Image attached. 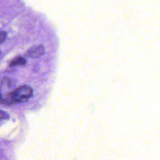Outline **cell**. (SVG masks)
Wrapping results in <instances>:
<instances>
[{
	"mask_svg": "<svg viewBox=\"0 0 160 160\" xmlns=\"http://www.w3.org/2000/svg\"><path fill=\"white\" fill-rule=\"evenodd\" d=\"M32 95V88L28 85H23L2 96L1 102L6 105H13L18 103H22L26 102Z\"/></svg>",
	"mask_w": 160,
	"mask_h": 160,
	"instance_id": "6da1fadb",
	"label": "cell"
},
{
	"mask_svg": "<svg viewBox=\"0 0 160 160\" xmlns=\"http://www.w3.org/2000/svg\"><path fill=\"white\" fill-rule=\"evenodd\" d=\"M44 53V48L41 45H36L31 47L26 52V55L28 57L32 58H38L41 57Z\"/></svg>",
	"mask_w": 160,
	"mask_h": 160,
	"instance_id": "7a4b0ae2",
	"label": "cell"
},
{
	"mask_svg": "<svg viewBox=\"0 0 160 160\" xmlns=\"http://www.w3.org/2000/svg\"><path fill=\"white\" fill-rule=\"evenodd\" d=\"M26 62V61L25 58L21 56H17L12 59L9 64V66L10 67H14L16 66H22L24 65Z\"/></svg>",
	"mask_w": 160,
	"mask_h": 160,
	"instance_id": "3957f363",
	"label": "cell"
},
{
	"mask_svg": "<svg viewBox=\"0 0 160 160\" xmlns=\"http://www.w3.org/2000/svg\"><path fill=\"white\" fill-rule=\"evenodd\" d=\"M9 114L6 112L0 110V122L2 121L8 120L9 119Z\"/></svg>",
	"mask_w": 160,
	"mask_h": 160,
	"instance_id": "277c9868",
	"label": "cell"
},
{
	"mask_svg": "<svg viewBox=\"0 0 160 160\" xmlns=\"http://www.w3.org/2000/svg\"><path fill=\"white\" fill-rule=\"evenodd\" d=\"M6 38V34L4 32L0 31V44L3 42Z\"/></svg>",
	"mask_w": 160,
	"mask_h": 160,
	"instance_id": "5b68a950",
	"label": "cell"
},
{
	"mask_svg": "<svg viewBox=\"0 0 160 160\" xmlns=\"http://www.w3.org/2000/svg\"><path fill=\"white\" fill-rule=\"evenodd\" d=\"M0 85H1V83H0ZM1 98H2V95H1V89H0V102H1Z\"/></svg>",
	"mask_w": 160,
	"mask_h": 160,
	"instance_id": "8992f818",
	"label": "cell"
}]
</instances>
